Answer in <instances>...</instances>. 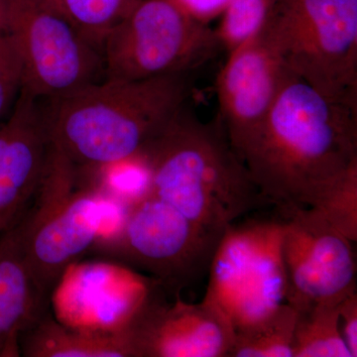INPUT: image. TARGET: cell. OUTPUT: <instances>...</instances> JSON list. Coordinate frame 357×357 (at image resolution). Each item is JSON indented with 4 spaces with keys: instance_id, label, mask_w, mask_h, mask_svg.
Returning a JSON list of instances; mask_svg holds the SVG:
<instances>
[{
    "instance_id": "cell-1",
    "label": "cell",
    "mask_w": 357,
    "mask_h": 357,
    "mask_svg": "<svg viewBox=\"0 0 357 357\" xmlns=\"http://www.w3.org/2000/svg\"><path fill=\"white\" fill-rule=\"evenodd\" d=\"M357 160V107L289 73L244 164L262 196L285 213Z\"/></svg>"
},
{
    "instance_id": "cell-2",
    "label": "cell",
    "mask_w": 357,
    "mask_h": 357,
    "mask_svg": "<svg viewBox=\"0 0 357 357\" xmlns=\"http://www.w3.org/2000/svg\"><path fill=\"white\" fill-rule=\"evenodd\" d=\"M191 93L188 74L102 79L42 100L51 144L81 170L139 158Z\"/></svg>"
},
{
    "instance_id": "cell-3",
    "label": "cell",
    "mask_w": 357,
    "mask_h": 357,
    "mask_svg": "<svg viewBox=\"0 0 357 357\" xmlns=\"http://www.w3.org/2000/svg\"><path fill=\"white\" fill-rule=\"evenodd\" d=\"M147 194L202 227L223 234L269 204L230 144L218 116L204 122L187 103L143 150Z\"/></svg>"
},
{
    "instance_id": "cell-4",
    "label": "cell",
    "mask_w": 357,
    "mask_h": 357,
    "mask_svg": "<svg viewBox=\"0 0 357 357\" xmlns=\"http://www.w3.org/2000/svg\"><path fill=\"white\" fill-rule=\"evenodd\" d=\"M102 194L79 182V169L51 144L41 182L17 223L26 260L50 300L62 277L102 236Z\"/></svg>"
},
{
    "instance_id": "cell-5",
    "label": "cell",
    "mask_w": 357,
    "mask_h": 357,
    "mask_svg": "<svg viewBox=\"0 0 357 357\" xmlns=\"http://www.w3.org/2000/svg\"><path fill=\"white\" fill-rule=\"evenodd\" d=\"M263 29L292 74L357 107V0H279Z\"/></svg>"
},
{
    "instance_id": "cell-6",
    "label": "cell",
    "mask_w": 357,
    "mask_h": 357,
    "mask_svg": "<svg viewBox=\"0 0 357 357\" xmlns=\"http://www.w3.org/2000/svg\"><path fill=\"white\" fill-rule=\"evenodd\" d=\"M223 234L202 227L146 192L91 250L146 272L162 288L178 295L208 271Z\"/></svg>"
},
{
    "instance_id": "cell-7",
    "label": "cell",
    "mask_w": 357,
    "mask_h": 357,
    "mask_svg": "<svg viewBox=\"0 0 357 357\" xmlns=\"http://www.w3.org/2000/svg\"><path fill=\"white\" fill-rule=\"evenodd\" d=\"M220 48L215 30L171 0H141L103 40L105 79L140 81L189 74Z\"/></svg>"
},
{
    "instance_id": "cell-8",
    "label": "cell",
    "mask_w": 357,
    "mask_h": 357,
    "mask_svg": "<svg viewBox=\"0 0 357 357\" xmlns=\"http://www.w3.org/2000/svg\"><path fill=\"white\" fill-rule=\"evenodd\" d=\"M284 220H252L225 230L208 268L203 301L234 332L264 321L285 303Z\"/></svg>"
},
{
    "instance_id": "cell-9",
    "label": "cell",
    "mask_w": 357,
    "mask_h": 357,
    "mask_svg": "<svg viewBox=\"0 0 357 357\" xmlns=\"http://www.w3.org/2000/svg\"><path fill=\"white\" fill-rule=\"evenodd\" d=\"M20 60L21 91L51 100L105 79L102 54L48 0H3Z\"/></svg>"
},
{
    "instance_id": "cell-10",
    "label": "cell",
    "mask_w": 357,
    "mask_h": 357,
    "mask_svg": "<svg viewBox=\"0 0 357 357\" xmlns=\"http://www.w3.org/2000/svg\"><path fill=\"white\" fill-rule=\"evenodd\" d=\"M282 215L286 304L295 311L340 304L357 292L354 243L311 208H294Z\"/></svg>"
},
{
    "instance_id": "cell-11",
    "label": "cell",
    "mask_w": 357,
    "mask_h": 357,
    "mask_svg": "<svg viewBox=\"0 0 357 357\" xmlns=\"http://www.w3.org/2000/svg\"><path fill=\"white\" fill-rule=\"evenodd\" d=\"M289 73L264 29L229 52L217 79L218 116L243 162Z\"/></svg>"
},
{
    "instance_id": "cell-12",
    "label": "cell",
    "mask_w": 357,
    "mask_h": 357,
    "mask_svg": "<svg viewBox=\"0 0 357 357\" xmlns=\"http://www.w3.org/2000/svg\"><path fill=\"white\" fill-rule=\"evenodd\" d=\"M155 284L122 328L133 357H227L234 331L215 307L202 301L175 302Z\"/></svg>"
},
{
    "instance_id": "cell-13",
    "label": "cell",
    "mask_w": 357,
    "mask_h": 357,
    "mask_svg": "<svg viewBox=\"0 0 357 357\" xmlns=\"http://www.w3.org/2000/svg\"><path fill=\"white\" fill-rule=\"evenodd\" d=\"M50 149L41 100L20 91L0 126V234L13 227L29 206Z\"/></svg>"
},
{
    "instance_id": "cell-14",
    "label": "cell",
    "mask_w": 357,
    "mask_h": 357,
    "mask_svg": "<svg viewBox=\"0 0 357 357\" xmlns=\"http://www.w3.org/2000/svg\"><path fill=\"white\" fill-rule=\"evenodd\" d=\"M16 223L0 234V357L20 356L21 335L51 304L35 283Z\"/></svg>"
},
{
    "instance_id": "cell-15",
    "label": "cell",
    "mask_w": 357,
    "mask_h": 357,
    "mask_svg": "<svg viewBox=\"0 0 357 357\" xmlns=\"http://www.w3.org/2000/svg\"><path fill=\"white\" fill-rule=\"evenodd\" d=\"M20 347L24 357H133L121 332H93L66 325L50 307L23 332Z\"/></svg>"
},
{
    "instance_id": "cell-16",
    "label": "cell",
    "mask_w": 357,
    "mask_h": 357,
    "mask_svg": "<svg viewBox=\"0 0 357 357\" xmlns=\"http://www.w3.org/2000/svg\"><path fill=\"white\" fill-rule=\"evenodd\" d=\"M340 304H317L296 311L293 357H352L340 330Z\"/></svg>"
},
{
    "instance_id": "cell-17",
    "label": "cell",
    "mask_w": 357,
    "mask_h": 357,
    "mask_svg": "<svg viewBox=\"0 0 357 357\" xmlns=\"http://www.w3.org/2000/svg\"><path fill=\"white\" fill-rule=\"evenodd\" d=\"M296 311L284 303L264 321L234 332L227 357H293Z\"/></svg>"
},
{
    "instance_id": "cell-18",
    "label": "cell",
    "mask_w": 357,
    "mask_h": 357,
    "mask_svg": "<svg viewBox=\"0 0 357 357\" xmlns=\"http://www.w3.org/2000/svg\"><path fill=\"white\" fill-rule=\"evenodd\" d=\"M305 208L319 213L352 243L357 241V160L319 187Z\"/></svg>"
},
{
    "instance_id": "cell-19",
    "label": "cell",
    "mask_w": 357,
    "mask_h": 357,
    "mask_svg": "<svg viewBox=\"0 0 357 357\" xmlns=\"http://www.w3.org/2000/svg\"><path fill=\"white\" fill-rule=\"evenodd\" d=\"M141 0H62L63 11L89 44L98 50L103 40Z\"/></svg>"
},
{
    "instance_id": "cell-20",
    "label": "cell",
    "mask_w": 357,
    "mask_h": 357,
    "mask_svg": "<svg viewBox=\"0 0 357 357\" xmlns=\"http://www.w3.org/2000/svg\"><path fill=\"white\" fill-rule=\"evenodd\" d=\"M279 0H230L215 30L227 53L262 31Z\"/></svg>"
},
{
    "instance_id": "cell-21",
    "label": "cell",
    "mask_w": 357,
    "mask_h": 357,
    "mask_svg": "<svg viewBox=\"0 0 357 357\" xmlns=\"http://www.w3.org/2000/svg\"><path fill=\"white\" fill-rule=\"evenodd\" d=\"M21 86L20 60L7 27L3 0H0V121L10 114Z\"/></svg>"
},
{
    "instance_id": "cell-22",
    "label": "cell",
    "mask_w": 357,
    "mask_h": 357,
    "mask_svg": "<svg viewBox=\"0 0 357 357\" xmlns=\"http://www.w3.org/2000/svg\"><path fill=\"white\" fill-rule=\"evenodd\" d=\"M178 9L192 20L208 25L222 17L230 0H171Z\"/></svg>"
},
{
    "instance_id": "cell-23",
    "label": "cell",
    "mask_w": 357,
    "mask_h": 357,
    "mask_svg": "<svg viewBox=\"0 0 357 357\" xmlns=\"http://www.w3.org/2000/svg\"><path fill=\"white\" fill-rule=\"evenodd\" d=\"M340 330L352 357L357 356V292L344 298L338 305Z\"/></svg>"
},
{
    "instance_id": "cell-24",
    "label": "cell",
    "mask_w": 357,
    "mask_h": 357,
    "mask_svg": "<svg viewBox=\"0 0 357 357\" xmlns=\"http://www.w3.org/2000/svg\"><path fill=\"white\" fill-rule=\"evenodd\" d=\"M48 1L50 2L52 6H54L56 7V8H58L61 13H64V11H63L62 0H48Z\"/></svg>"
}]
</instances>
